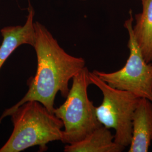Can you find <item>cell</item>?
<instances>
[{"mask_svg":"<svg viewBox=\"0 0 152 152\" xmlns=\"http://www.w3.org/2000/svg\"><path fill=\"white\" fill-rule=\"evenodd\" d=\"M91 85L98 87L103 96L100 105L96 107L99 122L115 131L114 141L122 147H129L132 137V120L140 98L130 92L111 87L89 72Z\"/></svg>","mask_w":152,"mask_h":152,"instance_id":"4","label":"cell"},{"mask_svg":"<svg viewBox=\"0 0 152 152\" xmlns=\"http://www.w3.org/2000/svg\"><path fill=\"white\" fill-rule=\"evenodd\" d=\"M132 11L124 26L129 35V55L125 65L118 71L107 73L95 70L93 73L111 87L126 91L152 102V63H147L134 37Z\"/></svg>","mask_w":152,"mask_h":152,"instance_id":"5","label":"cell"},{"mask_svg":"<svg viewBox=\"0 0 152 152\" xmlns=\"http://www.w3.org/2000/svg\"><path fill=\"white\" fill-rule=\"evenodd\" d=\"M35 50L37 67L34 77L28 81V90L24 96L11 108L7 109L0 117L10 115L23 104L37 101L54 113L55 99L60 92L66 98L69 91V82L86 65L85 60L67 53L53 35L40 22H34Z\"/></svg>","mask_w":152,"mask_h":152,"instance_id":"1","label":"cell"},{"mask_svg":"<svg viewBox=\"0 0 152 152\" xmlns=\"http://www.w3.org/2000/svg\"><path fill=\"white\" fill-rule=\"evenodd\" d=\"M89 72L85 66L72 78L65 102L54 110V114L63 123L61 141L65 144L81 141L102 126L96 115V107L88 96V87L91 85Z\"/></svg>","mask_w":152,"mask_h":152,"instance_id":"3","label":"cell"},{"mask_svg":"<svg viewBox=\"0 0 152 152\" xmlns=\"http://www.w3.org/2000/svg\"><path fill=\"white\" fill-rule=\"evenodd\" d=\"M141 11L135 16L134 37L147 63H152V0H140Z\"/></svg>","mask_w":152,"mask_h":152,"instance_id":"9","label":"cell"},{"mask_svg":"<svg viewBox=\"0 0 152 152\" xmlns=\"http://www.w3.org/2000/svg\"><path fill=\"white\" fill-rule=\"evenodd\" d=\"M10 115L14 129L0 152H22L35 146L44 151L49 142L62 140V121L38 102H27Z\"/></svg>","mask_w":152,"mask_h":152,"instance_id":"2","label":"cell"},{"mask_svg":"<svg viewBox=\"0 0 152 152\" xmlns=\"http://www.w3.org/2000/svg\"><path fill=\"white\" fill-rule=\"evenodd\" d=\"M80 1H86V0H80Z\"/></svg>","mask_w":152,"mask_h":152,"instance_id":"10","label":"cell"},{"mask_svg":"<svg viewBox=\"0 0 152 152\" xmlns=\"http://www.w3.org/2000/svg\"><path fill=\"white\" fill-rule=\"evenodd\" d=\"M152 141V102L140 98L132 117L129 152H148Z\"/></svg>","mask_w":152,"mask_h":152,"instance_id":"7","label":"cell"},{"mask_svg":"<svg viewBox=\"0 0 152 152\" xmlns=\"http://www.w3.org/2000/svg\"><path fill=\"white\" fill-rule=\"evenodd\" d=\"M27 9L28 15L24 25L7 26L1 29L3 40L0 46V69L18 47L23 45H29L32 47L34 45L35 12L30 2Z\"/></svg>","mask_w":152,"mask_h":152,"instance_id":"6","label":"cell"},{"mask_svg":"<svg viewBox=\"0 0 152 152\" xmlns=\"http://www.w3.org/2000/svg\"><path fill=\"white\" fill-rule=\"evenodd\" d=\"M114 135L103 125L81 141L65 145V152H122L125 147L114 141Z\"/></svg>","mask_w":152,"mask_h":152,"instance_id":"8","label":"cell"}]
</instances>
